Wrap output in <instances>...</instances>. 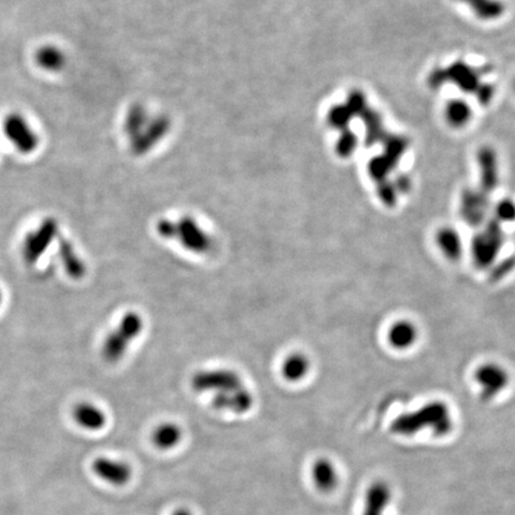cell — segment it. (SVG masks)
<instances>
[{
  "label": "cell",
  "instance_id": "ffe728a7",
  "mask_svg": "<svg viewBox=\"0 0 515 515\" xmlns=\"http://www.w3.org/2000/svg\"><path fill=\"white\" fill-rule=\"evenodd\" d=\"M450 73L452 74L453 80L458 83L460 87H463L464 90H470L476 87V79L475 74L472 72V69H469V66H464V64H457V66H452V69H450Z\"/></svg>",
  "mask_w": 515,
  "mask_h": 515
},
{
  "label": "cell",
  "instance_id": "7c38bea8",
  "mask_svg": "<svg viewBox=\"0 0 515 515\" xmlns=\"http://www.w3.org/2000/svg\"><path fill=\"white\" fill-rule=\"evenodd\" d=\"M418 339V330L411 322L399 321L393 323L388 330V340L391 346L406 350L414 345Z\"/></svg>",
  "mask_w": 515,
  "mask_h": 515
},
{
  "label": "cell",
  "instance_id": "484cf974",
  "mask_svg": "<svg viewBox=\"0 0 515 515\" xmlns=\"http://www.w3.org/2000/svg\"><path fill=\"white\" fill-rule=\"evenodd\" d=\"M514 91H515V83H514Z\"/></svg>",
  "mask_w": 515,
  "mask_h": 515
},
{
  "label": "cell",
  "instance_id": "52a82bcc",
  "mask_svg": "<svg viewBox=\"0 0 515 515\" xmlns=\"http://www.w3.org/2000/svg\"><path fill=\"white\" fill-rule=\"evenodd\" d=\"M92 471L98 479L117 487L125 486L133 477V469L128 463L108 457L94 459Z\"/></svg>",
  "mask_w": 515,
  "mask_h": 515
},
{
  "label": "cell",
  "instance_id": "ac0fdd59",
  "mask_svg": "<svg viewBox=\"0 0 515 515\" xmlns=\"http://www.w3.org/2000/svg\"><path fill=\"white\" fill-rule=\"evenodd\" d=\"M467 5L476 16L483 20L499 18L503 13V4L500 0H458Z\"/></svg>",
  "mask_w": 515,
  "mask_h": 515
},
{
  "label": "cell",
  "instance_id": "5bb4252c",
  "mask_svg": "<svg viewBox=\"0 0 515 515\" xmlns=\"http://www.w3.org/2000/svg\"><path fill=\"white\" fill-rule=\"evenodd\" d=\"M60 258L64 271L69 277L72 279H81L84 277L86 274L84 262L78 255L72 244L66 239H60Z\"/></svg>",
  "mask_w": 515,
  "mask_h": 515
},
{
  "label": "cell",
  "instance_id": "6da1fadb",
  "mask_svg": "<svg viewBox=\"0 0 515 515\" xmlns=\"http://www.w3.org/2000/svg\"><path fill=\"white\" fill-rule=\"evenodd\" d=\"M157 232L161 238L179 242L192 253L208 254L215 248V240L192 218L185 216L177 222L161 220Z\"/></svg>",
  "mask_w": 515,
  "mask_h": 515
},
{
  "label": "cell",
  "instance_id": "603a6c76",
  "mask_svg": "<svg viewBox=\"0 0 515 515\" xmlns=\"http://www.w3.org/2000/svg\"><path fill=\"white\" fill-rule=\"evenodd\" d=\"M499 213L502 215L503 218L512 220L515 218V204L513 202L506 201L501 203L499 206Z\"/></svg>",
  "mask_w": 515,
  "mask_h": 515
},
{
  "label": "cell",
  "instance_id": "8992f818",
  "mask_svg": "<svg viewBox=\"0 0 515 515\" xmlns=\"http://www.w3.org/2000/svg\"><path fill=\"white\" fill-rule=\"evenodd\" d=\"M59 234L57 220L49 218L41 223L36 230L27 235L23 245V257L29 265H32L42 257Z\"/></svg>",
  "mask_w": 515,
  "mask_h": 515
},
{
  "label": "cell",
  "instance_id": "4fadbf2b",
  "mask_svg": "<svg viewBox=\"0 0 515 515\" xmlns=\"http://www.w3.org/2000/svg\"><path fill=\"white\" fill-rule=\"evenodd\" d=\"M35 61L40 69L47 72H60L66 64V57L64 52L57 45H45L37 49Z\"/></svg>",
  "mask_w": 515,
  "mask_h": 515
},
{
  "label": "cell",
  "instance_id": "5b68a950",
  "mask_svg": "<svg viewBox=\"0 0 515 515\" xmlns=\"http://www.w3.org/2000/svg\"><path fill=\"white\" fill-rule=\"evenodd\" d=\"M426 425H430L439 435L450 431V418H447L446 411L440 408H430L418 414L400 418L395 423L394 431L402 435H414Z\"/></svg>",
  "mask_w": 515,
  "mask_h": 515
},
{
  "label": "cell",
  "instance_id": "d6986e66",
  "mask_svg": "<svg viewBox=\"0 0 515 515\" xmlns=\"http://www.w3.org/2000/svg\"><path fill=\"white\" fill-rule=\"evenodd\" d=\"M479 160L481 162V169H482L484 179L487 183L495 184L496 174H498V167H496V157L494 152L489 148H484L479 152Z\"/></svg>",
  "mask_w": 515,
  "mask_h": 515
},
{
  "label": "cell",
  "instance_id": "cb8c5ba5",
  "mask_svg": "<svg viewBox=\"0 0 515 515\" xmlns=\"http://www.w3.org/2000/svg\"><path fill=\"white\" fill-rule=\"evenodd\" d=\"M171 515H193L192 512H190L186 508H179L177 511H174Z\"/></svg>",
  "mask_w": 515,
  "mask_h": 515
},
{
  "label": "cell",
  "instance_id": "ba28073f",
  "mask_svg": "<svg viewBox=\"0 0 515 515\" xmlns=\"http://www.w3.org/2000/svg\"><path fill=\"white\" fill-rule=\"evenodd\" d=\"M253 395L242 386L235 390L218 393L213 397V407L218 411H228L235 414H245L253 407Z\"/></svg>",
  "mask_w": 515,
  "mask_h": 515
},
{
  "label": "cell",
  "instance_id": "d4e9b609",
  "mask_svg": "<svg viewBox=\"0 0 515 515\" xmlns=\"http://www.w3.org/2000/svg\"><path fill=\"white\" fill-rule=\"evenodd\" d=\"M1 302H3V294H1V291H0V304H1Z\"/></svg>",
  "mask_w": 515,
  "mask_h": 515
},
{
  "label": "cell",
  "instance_id": "8fae6325",
  "mask_svg": "<svg viewBox=\"0 0 515 515\" xmlns=\"http://www.w3.org/2000/svg\"><path fill=\"white\" fill-rule=\"evenodd\" d=\"M390 498V489L386 483L374 482L371 484L365 498L362 515H383Z\"/></svg>",
  "mask_w": 515,
  "mask_h": 515
},
{
  "label": "cell",
  "instance_id": "3957f363",
  "mask_svg": "<svg viewBox=\"0 0 515 515\" xmlns=\"http://www.w3.org/2000/svg\"><path fill=\"white\" fill-rule=\"evenodd\" d=\"M5 136L22 154H31L40 146V137L22 113H11L3 123Z\"/></svg>",
  "mask_w": 515,
  "mask_h": 515
},
{
  "label": "cell",
  "instance_id": "e0dca14e",
  "mask_svg": "<svg viewBox=\"0 0 515 515\" xmlns=\"http://www.w3.org/2000/svg\"><path fill=\"white\" fill-rule=\"evenodd\" d=\"M472 111L469 104L462 99H455L445 106V118L451 127L463 128L470 122Z\"/></svg>",
  "mask_w": 515,
  "mask_h": 515
},
{
  "label": "cell",
  "instance_id": "44dd1931",
  "mask_svg": "<svg viewBox=\"0 0 515 515\" xmlns=\"http://www.w3.org/2000/svg\"><path fill=\"white\" fill-rule=\"evenodd\" d=\"M358 145V140L354 133H345L338 142V152L342 157H348L353 153Z\"/></svg>",
  "mask_w": 515,
  "mask_h": 515
},
{
  "label": "cell",
  "instance_id": "2e32d148",
  "mask_svg": "<svg viewBox=\"0 0 515 515\" xmlns=\"http://www.w3.org/2000/svg\"><path fill=\"white\" fill-rule=\"evenodd\" d=\"M309 367L310 362L306 355L302 353L291 354L283 362V377L289 382H298L306 377Z\"/></svg>",
  "mask_w": 515,
  "mask_h": 515
},
{
  "label": "cell",
  "instance_id": "7402d4cb",
  "mask_svg": "<svg viewBox=\"0 0 515 515\" xmlns=\"http://www.w3.org/2000/svg\"><path fill=\"white\" fill-rule=\"evenodd\" d=\"M350 113V110H348V108H346V106H345V108H344V106H341V108H337V109L333 110V113L330 115L332 123L335 125H339V127L346 125L347 122H348V120L351 118Z\"/></svg>",
  "mask_w": 515,
  "mask_h": 515
},
{
  "label": "cell",
  "instance_id": "30bf717a",
  "mask_svg": "<svg viewBox=\"0 0 515 515\" xmlns=\"http://www.w3.org/2000/svg\"><path fill=\"white\" fill-rule=\"evenodd\" d=\"M311 479L318 491L330 493L338 486V471L330 460L320 458L311 467Z\"/></svg>",
  "mask_w": 515,
  "mask_h": 515
},
{
  "label": "cell",
  "instance_id": "9a60e30c",
  "mask_svg": "<svg viewBox=\"0 0 515 515\" xmlns=\"http://www.w3.org/2000/svg\"><path fill=\"white\" fill-rule=\"evenodd\" d=\"M183 438V431L181 427L176 423H161L155 428L152 435V442L154 446L159 450H172L181 443Z\"/></svg>",
  "mask_w": 515,
  "mask_h": 515
},
{
  "label": "cell",
  "instance_id": "277c9868",
  "mask_svg": "<svg viewBox=\"0 0 515 515\" xmlns=\"http://www.w3.org/2000/svg\"><path fill=\"white\" fill-rule=\"evenodd\" d=\"M191 384L193 390L197 393L213 391L215 394L235 390L244 386L240 374L228 369L199 371L193 376Z\"/></svg>",
  "mask_w": 515,
  "mask_h": 515
},
{
  "label": "cell",
  "instance_id": "9c48e42d",
  "mask_svg": "<svg viewBox=\"0 0 515 515\" xmlns=\"http://www.w3.org/2000/svg\"><path fill=\"white\" fill-rule=\"evenodd\" d=\"M74 421L86 431H101L106 425V415L92 403H79L73 409Z\"/></svg>",
  "mask_w": 515,
  "mask_h": 515
},
{
  "label": "cell",
  "instance_id": "7a4b0ae2",
  "mask_svg": "<svg viewBox=\"0 0 515 515\" xmlns=\"http://www.w3.org/2000/svg\"><path fill=\"white\" fill-rule=\"evenodd\" d=\"M143 330V320L136 311H128L122 318L116 330L105 339L101 354L105 360L116 362L125 355L130 342L140 335Z\"/></svg>",
  "mask_w": 515,
  "mask_h": 515
}]
</instances>
